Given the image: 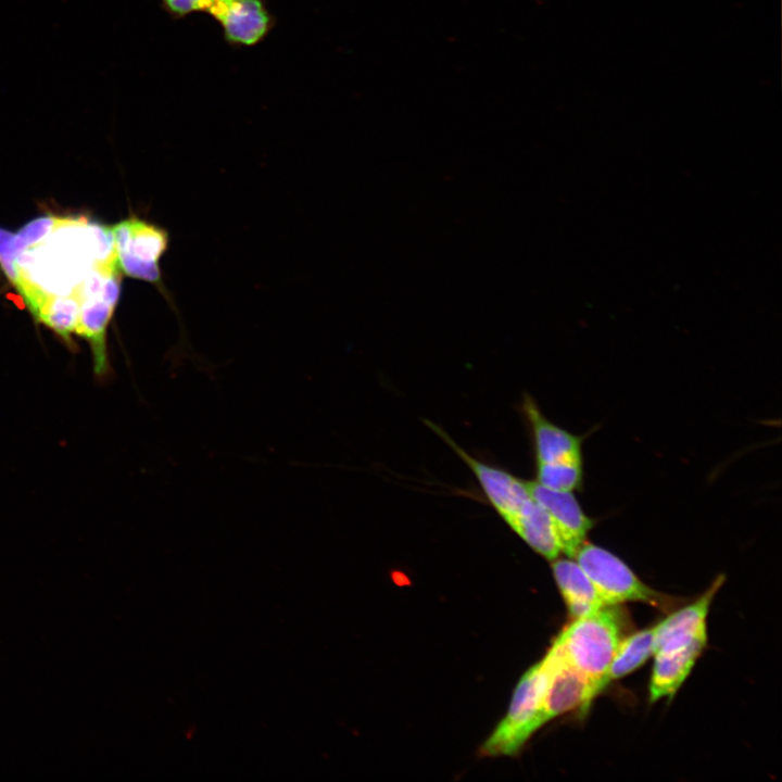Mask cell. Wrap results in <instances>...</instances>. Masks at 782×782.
<instances>
[{"label": "cell", "mask_w": 782, "mask_h": 782, "mask_svg": "<svg viewBox=\"0 0 782 782\" xmlns=\"http://www.w3.org/2000/svg\"><path fill=\"white\" fill-rule=\"evenodd\" d=\"M723 582L719 577L694 603L669 615L654 627V654L685 646L706 635V617L712 598Z\"/></svg>", "instance_id": "8fae6325"}, {"label": "cell", "mask_w": 782, "mask_h": 782, "mask_svg": "<svg viewBox=\"0 0 782 782\" xmlns=\"http://www.w3.org/2000/svg\"><path fill=\"white\" fill-rule=\"evenodd\" d=\"M622 614L608 605L575 618L554 641L565 659L590 683L592 701L622 640Z\"/></svg>", "instance_id": "3957f363"}, {"label": "cell", "mask_w": 782, "mask_h": 782, "mask_svg": "<svg viewBox=\"0 0 782 782\" xmlns=\"http://www.w3.org/2000/svg\"><path fill=\"white\" fill-rule=\"evenodd\" d=\"M552 569L568 611L573 618L608 606L576 560L555 558Z\"/></svg>", "instance_id": "4fadbf2b"}, {"label": "cell", "mask_w": 782, "mask_h": 782, "mask_svg": "<svg viewBox=\"0 0 782 782\" xmlns=\"http://www.w3.org/2000/svg\"><path fill=\"white\" fill-rule=\"evenodd\" d=\"M213 0H161V7L173 20H181L190 14L209 10Z\"/></svg>", "instance_id": "e0dca14e"}, {"label": "cell", "mask_w": 782, "mask_h": 782, "mask_svg": "<svg viewBox=\"0 0 782 782\" xmlns=\"http://www.w3.org/2000/svg\"><path fill=\"white\" fill-rule=\"evenodd\" d=\"M14 236L15 234L0 228V266L16 289L20 283V276L15 266Z\"/></svg>", "instance_id": "2e32d148"}, {"label": "cell", "mask_w": 782, "mask_h": 782, "mask_svg": "<svg viewBox=\"0 0 782 782\" xmlns=\"http://www.w3.org/2000/svg\"><path fill=\"white\" fill-rule=\"evenodd\" d=\"M117 261L111 228L86 217H59L34 245L15 252L16 290L33 317L51 297L74 295L99 264Z\"/></svg>", "instance_id": "6da1fadb"}, {"label": "cell", "mask_w": 782, "mask_h": 782, "mask_svg": "<svg viewBox=\"0 0 782 782\" xmlns=\"http://www.w3.org/2000/svg\"><path fill=\"white\" fill-rule=\"evenodd\" d=\"M553 667L554 658L548 649L545 657L521 677L506 716L481 747L483 755H514L531 736L530 724L543 702Z\"/></svg>", "instance_id": "5b68a950"}, {"label": "cell", "mask_w": 782, "mask_h": 782, "mask_svg": "<svg viewBox=\"0 0 782 782\" xmlns=\"http://www.w3.org/2000/svg\"><path fill=\"white\" fill-rule=\"evenodd\" d=\"M206 13L220 26L225 42L234 48L261 43L276 25L266 0H213Z\"/></svg>", "instance_id": "ba28073f"}, {"label": "cell", "mask_w": 782, "mask_h": 782, "mask_svg": "<svg viewBox=\"0 0 782 782\" xmlns=\"http://www.w3.org/2000/svg\"><path fill=\"white\" fill-rule=\"evenodd\" d=\"M550 651L553 654L554 667L543 702L530 724L531 735L544 723L564 712L580 708L585 714L592 703L588 679L565 659L555 642Z\"/></svg>", "instance_id": "9c48e42d"}, {"label": "cell", "mask_w": 782, "mask_h": 782, "mask_svg": "<svg viewBox=\"0 0 782 782\" xmlns=\"http://www.w3.org/2000/svg\"><path fill=\"white\" fill-rule=\"evenodd\" d=\"M527 482L532 496L553 520L562 553L573 558L586 541L595 520L584 513L573 492L547 489L535 481Z\"/></svg>", "instance_id": "30bf717a"}, {"label": "cell", "mask_w": 782, "mask_h": 782, "mask_svg": "<svg viewBox=\"0 0 782 782\" xmlns=\"http://www.w3.org/2000/svg\"><path fill=\"white\" fill-rule=\"evenodd\" d=\"M707 638L673 651L655 654L649 683V701L671 697L689 676L697 657L706 645Z\"/></svg>", "instance_id": "7c38bea8"}, {"label": "cell", "mask_w": 782, "mask_h": 782, "mask_svg": "<svg viewBox=\"0 0 782 782\" xmlns=\"http://www.w3.org/2000/svg\"><path fill=\"white\" fill-rule=\"evenodd\" d=\"M654 627L622 639L600 683V692L614 680H618L642 666L654 654Z\"/></svg>", "instance_id": "5bb4252c"}, {"label": "cell", "mask_w": 782, "mask_h": 782, "mask_svg": "<svg viewBox=\"0 0 782 782\" xmlns=\"http://www.w3.org/2000/svg\"><path fill=\"white\" fill-rule=\"evenodd\" d=\"M79 314L80 302L76 297H51L41 306L35 320L47 326L71 345Z\"/></svg>", "instance_id": "9a60e30c"}, {"label": "cell", "mask_w": 782, "mask_h": 782, "mask_svg": "<svg viewBox=\"0 0 782 782\" xmlns=\"http://www.w3.org/2000/svg\"><path fill=\"white\" fill-rule=\"evenodd\" d=\"M573 558L607 605L642 602L668 608L673 603L670 597L644 584L626 563L600 545L585 541Z\"/></svg>", "instance_id": "8992f818"}, {"label": "cell", "mask_w": 782, "mask_h": 782, "mask_svg": "<svg viewBox=\"0 0 782 782\" xmlns=\"http://www.w3.org/2000/svg\"><path fill=\"white\" fill-rule=\"evenodd\" d=\"M121 272L152 283H160V261L168 247L167 231L138 217L110 227Z\"/></svg>", "instance_id": "52a82bcc"}, {"label": "cell", "mask_w": 782, "mask_h": 782, "mask_svg": "<svg viewBox=\"0 0 782 782\" xmlns=\"http://www.w3.org/2000/svg\"><path fill=\"white\" fill-rule=\"evenodd\" d=\"M425 424L442 438L470 468L488 502L526 543L534 542L547 532L552 521L551 517L530 493L527 480H522L505 469L481 462L461 447L438 425L429 420H425Z\"/></svg>", "instance_id": "7a4b0ae2"}, {"label": "cell", "mask_w": 782, "mask_h": 782, "mask_svg": "<svg viewBox=\"0 0 782 782\" xmlns=\"http://www.w3.org/2000/svg\"><path fill=\"white\" fill-rule=\"evenodd\" d=\"M521 411L532 436L534 481L556 491L579 490L583 482V438L547 419L527 393L522 398Z\"/></svg>", "instance_id": "277c9868"}]
</instances>
